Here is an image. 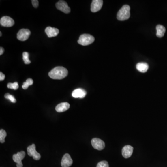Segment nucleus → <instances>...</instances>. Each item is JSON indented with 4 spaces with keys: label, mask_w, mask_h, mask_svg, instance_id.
I'll list each match as a JSON object with an SVG mask.
<instances>
[{
    "label": "nucleus",
    "mask_w": 167,
    "mask_h": 167,
    "mask_svg": "<svg viewBox=\"0 0 167 167\" xmlns=\"http://www.w3.org/2000/svg\"><path fill=\"white\" fill-rule=\"evenodd\" d=\"M136 68L138 71L145 73L148 70V64L145 62H140L136 64Z\"/></svg>",
    "instance_id": "dca6fc26"
},
{
    "label": "nucleus",
    "mask_w": 167,
    "mask_h": 167,
    "mask_svg": "<svg viewBox=\"0 0 167 167\" xmlns=\"http://www.w3.org/2000/svg\"><path fill=\"white\" fill-rule=\"evenodd\" d=\"M27 154L30 157H32L35 160H39L40 159V154L36 151V146L35 144H32L27 148Z\"/></svg>",
    "instance_id": "20e7f679"
},
{
    "label": "nucleus",
    "mask_w": 167,
    "mask_h": 167,
    "mask_svg": "<svg viewBox=\"0 0 167 167\" xmlns=\"http://www.w3.org/2000/svg\"><path fill=\"white\" fill-rule=\"evenodd\" d=\"M31 35V32L27 29H21L19 30L17 38L19 40L21 41H25L29 39V36Z\"/></svg>",
    "instance_id": "0eeeda50"
},
{
    "label": "nucleus",
    "mask_w": 167,
    "mask_h": 167,
    "mask_svg": "<svg viewBox=\"0 0 167 167\" xmlns=\"http://www.w3.org/2000/svg\"><path fill=\"white\" fill-rule=\"evenodd\" d=\"M7 136V133L4 130H0V142L1 143L5 142V138Z\"/></svg>",
    "instance_id": "6ab92c4d"
},
{
    "label": "nucleus",
    "mask_w": 167,
    "mask_h": 167,
    "mask_svg": "<svg viewBox=\"0 0 167 167\" xmlns=\"http://www.w3.org/2000/svg\"><path fill=\"white\" fill-rule=\"evenodd\" d=\"M5 78V75L3 74V72H0V81H3Z\"/></svg>",
    "instance_id": "393cba45"
},
{
    "label": "nucleus",
    "mask_w": 167,
    "mask_h": 167,
    "mask_svg": "<svg viewBox=\"0 0 167 167\" xmlns=\"http://www.w3.org/2000/svg\"><path fill=\"white\" fill-rule=\"evenodd\" d=\"M95 39L93 36L88 34H83L80 36L79 39L78 40V44L85 46L91 44L94 42Z\"/></svg>",
    "instance_id": "7ed1b4c3"
},
{
    "label": "nucleus",
    "mask_w": 167,
    "mask_h": 167,
    "mask_svg": "<svg viewBox=\"0 0 167 167\" xmlns=\"http://www.w3.org/2000/svg\"><path fill=\"white\" fill-rule=\"evenodd\" d=\"M103 1L102 0H93L91 3V10L93 13L97 12L102 8Z\"/></svg>",
    "instance_id": "9d476101"
},
{
    "label": "nucleus",
    "mask_w": 167,
    "mask_h": 167,
    "mask_svg": "<svg viewBox=\"0 0 167 167\" xmlns=\"http://www.w3.org/2000/svg\"><path fill=\"white\" fill-rule=\"evenodd\" d=\"M157 29V36L158 38H162L164 37L165 33L166 31V29L164 26L161 25H157L156 27Z\"/></svg>",
    "instance_id": "f3484780"
},
{
    "label": "nucleus",
    "mask_w": 167,
    "mask_h": 167,
    "mask_svg": "<svg viewBox=\"0 0 167 167\" xmlns=\"http://www.w3.org/2000/svg\"><path fill=\"white\" fill-rule=\"evenodd\" d=\"M5 97L6 99L10 100L11 102L13 103H15L16 102V98H14V97L9 93H6L5 95Z\"/></svg>",
    "instance_id": "4be33fe9"
},
{
    "label": "nucleus",
    "mask_w": 167,
    "mask_h": 167,
    "mask_svg": "<svg viewBox=\"0 0 167 167\" xmlns=\"http://www.w3.org/2000/svg\"><path fill=\"white\" fill-rule=\"evenodd\" d=\"M73 163V161L71 157L68 154H65L62 159L61 165L62 167H69L71 166Z\"/></svg>",
    "instance_id": "9b49d317"
},
{
    "label": "nucleus",
    "mask_w": 167,
    "mask_h": 167,
    "mask_svg": "<svg viewBox=\"0 0 167 167\" xmlns=\"http://www.w3.org/2000/svg\"><path fill=\"white\" fill-rule=\"evenodd\" d=\"M0 23L2 26L11 27L13 26L14 24V21L13 19L10 17L5 16L1 18L0 20Z\"/></svg>",
    "instance_id": "1a4fd4ad"
},
{
    "label": "nucleus",
    "mask_w": 167,
    "mask_h": 167,
    "mask_svg": "<svg viewBox=\"0 0 167 167\" xmlns=\"http://www.w3.org/2000/svg\"><path fill=\"white\" fill-rule=\"evenodd\" d=\"M26 153L24 151L19 152L16 154H14L13 156L14 161L16 163L17 167H22L23 164L22 160L25 157Z\"/></svg>",
    "instance_id": "39448f33"
},
{
    "label": "nucleus",
    "mask_w": 167,
    "mask_h": 167,
    "mask_svg": "<svg viewBox=\"0 0 167 167\" xmlns=\"http://www.w3.org/2000/svg\"><path fill=\"white\" fill-rule=\"evenodd\" d=\"M133 147L130 145H126L122 149V155L125 158L130 157L132 155Z\"/></svg>",
    "instance_id": "f8f14e48"
},
{
    "label": "nucleus",
    "mask_w": 167,
    "mask_h": 167,
    "mask_svg": "<svg viewBox=\"0 0 167 167\" xmlns=\"http://www.w3.org/2000/svg\"><path fill=\"white\" fill-rule=\"evenodd\" d=\"M91 145L94 148L98 151H101L105 147V143L103 141L97 138H93L91 141Z\"/></svg>",
    "instance_id": "6e6552de"
},
{
    "label": "nucleus",
    "mask_w": 167,
    "mask_h": 167,
    "mask_svg": "<svg viewBox=\"0 0 167 167\" xmlns=\"http://www.w3.org/2000/svg\"><path fill=\"white\" fill-rule=\"evenodd\" d=\"M23 59L25 64L28 65L31 63V61L29 59V53L27 52L23 53Z\"/></svg>",
    "instance_id": "aec40b11"
},
{
    "label": "nucleus",
    "mask_w": 167,
    "mask_h": 167,
    "mask_svg": "<svg viewBox=\"0 0 167 167\" xmlns=\"http://www.w3.org/2000/svg\"><path fill=\"white\" fill-rule=\"evenodd\" d=\"M33 80H32V78H28V79L27 80L26 82L23 83L22 87L24 90L27 89L29 88V86L33 84Z\"/></svg>",
    "instance_id": "a211bd4d"
},
{
    "label": "nucleus",
    "mask_w": 167,
    "mask_h": 167,
    "mask_svg": "<svg viewBox=\"0 0 167 167\" xmlns=\"http://www.w3.org/2000/svg\"><path fill=\"white\" fill-rule=\"evenodd\" d=\"M4 52V49L2 47L0 48V55H1Z\"/></svg>",
    "instance_id": "a878e982"
},
{
    "label": "nucleus",
    "mask_w": 167,
    "mask_h": 167,
    "mask_svg": "<svg viewBox=\"0 0 167 167\" xmlns=\"http://www.w3.org/2000/svg\"><path fill=\"white\" fill-rule=\"evenodd\" d=\"M7 87L9 89H14V90H16L19 88V85L17 82H14V83H8Z\"/></svg>",
    "instance_id": "412c9836"
},
{
    "label": "nucleus",
    "mask_w": 167,
    "mask_h": 167,
    "mask_svg": "<svg viewBox=\"0 0 167 167\" xmlns=\"http://www.w3.org/2000/svg\"><path fill=\"white\" fill-rule=\"evenodd\" d=\"M70 108V104L67 102H63L58 104L55 107V110L58 112H63L68 110Z\"/></svg>",
    "instance_id": "2eb2a0df"
},
{
    "label": "nucleus",
    "mask_w": 167,
    "mask_h": 167,
    "mask_svg": "<svg viewBox=\"0 0 167 167\" xmlns=\"http://www.w3.org/2000/svg\"><path fill=\"white\" fill-rule=\"evenodd\" d=\"M45 32L49 38H52L58 35L59 33V30L56 28L48 27L46 29Z\"/></svg>",
    "instance_id": "4468645a"
},
{
    "label": "nucleus",
    "mask_w": 167,
    "mask_h": 167,
    "mask_svg": "<svg viewBox=\"0 0 167 167\" xmlns=\"http://www.w3.org/2000/svg\"><path fill=\"white\" fill-rule=\"evenodd\" d=\"M130 17V7L129 5H123L117 12V18L119 20L123 21L128 20Z\"/></svg>",
    "instance_id": "f03ea898"
},
{
    "label": "nucleus",
    "mask_w": 167,
    "mask_h": 167,
    "mask_svg": "<svg viewBox=\"0 0 167 167\" xmlns=\"http://www.w3.org/2000/svg\"><path fill=\"white\" fill-rule=\"evenodd\" d=\"M68 70L62 66H57L49 72V76L54 80H62L67 76Z\"/></svg>",
    "instance_id": "f257e3e1"
},
{
    "label": "nucleus",
    "mask_w": 167,
    "mask_h": 167,
    "mask_svg": "<svg viewBox=\"0 0 167 167\" xmlns=\"http://www.w3.org/2000/svg\"><path fill=\"white\" fill-rule=\"evenodd\" d=\"M86 95V91L81 88L75 89L72 93V96L74 98H84Z\"/></svg>",
    "instance_id": "ddd939ff"
},
{
    "label": "nucleus",
    "mask_w": 167,
    "mask_h": 167,
    "mask_svg": "<svg viewBox=\"0 0 167 167\" xmlns=\"http://www.w3.org/2000/svg\"><path fill=\"white\" fill-rule=\"evenodd\" d=\"M32 3L33 7H35V8H37L38 7L39 1L38 0H32Z\"/></svg>",
    "instance_id": "b1692460"
},
{
    "label": "nucleus",
    "mask_w": 167,
    "mask_h": 167,
    "mask_svg": "<svg viewBox=\"0 0 167 167\" xmlns=\"http://www.w3.org/2000/svg\"><path fill=\"white\" fill-rule=\"evenodd\" d=\"M97 167H109V165L107 162L103 161L98 162Z\"/></svg>",
    "instance_id": "5701e85b"
},
{
    "label": "nucleus",
    "mask_w": 167,
    "mask_h": 167,
    "mask_svg": "<svg viewBox=\"0 0 167 167\" xmlns=\"http://www.w3.org/2000/svg\"><path fill=\"white\" fill-rule=\"evenodd\" d=\"M0 34H1V35H0V36H2V33H1V32H0Z\"/></svg>",
    "instance_id": "bb28decb"
},
{
    "label": "nucleus",
    "mask_w": 167,
    "mask_h": 167,
    "mask_svg": "<svg viewBox=\"0 0 167 167\" xmlns=\"http://www.w3.org/2000/svg\"><path fill=\"white\" fill-rule=\"evenodd\" d=\"M56 7L58 10L64 12V13L68 14L71 11V9L67 3L64 1H59L56 4Z\"/></svg>",
    "instance_id": "423d86ee"
}]
</instances>
